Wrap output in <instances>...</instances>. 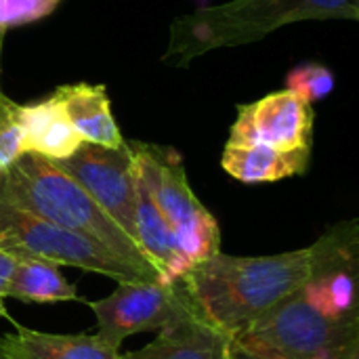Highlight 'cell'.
<instances>
[{
	"instance_id": "1",
	"label": "cell",
	"mask_w": 359,
	"mask_h": 359,
	"mask_svg": "<svg viewBox=\"0 0 359 359\" xmlns=\"http://www.w3.org/2000/svg\"><path fill=\"white\" fill-rule=\"evenodd\" d=\"M309 276L311 246L269 257L219 252L189 267L179 280L198 311L231 341L299 292Z\"/></svg>"
},
{
	"instance_id": "2",
	"label": "cell",
	"mask_w": 359,
	"mask_h": 359,
	"mask_svg": "<svg viewBox=\"0 0 359 359\" xmlns=\"http://www.w3.org/2000/svg\"><path fill=\"white\" fill-rule=\"evenodd\" d=\"M359 21V0H231L202 6L170 23L164 61L183 67L217 50L263 40L299 21Z\"/></svg>"
},
{
	"instance_id": "3",
	"label": "cell",
	"mask_w": 359,
	"mask_h": 359,
	"mask_svg": "<svg viewBox=\"0 0 359 359\" xmlns=\"http://www.w3.org/2000/svg\"><path fill=\"white\" fill-rule=\"evenodd\" d=\"M0 200L59 227L78 231L128 263L160 276L141 246L90 198V194L44 156L21 154L0 177Z\"/></svg>"
},
{
	"instance_id": "4",
	"label": "cell",
	"mask_w": 359,
	"mask_h": 359,
	"mask_svg": "<svg viewBox=\"0 0 359 359\" xmlns=\"http://www.w3.org/2000/svg\"><path fill=\"white\" fill-rule=\"evenodd\" d=\"M229 355L231 359L358 358L359 322H341L320 313L299 290L231 339Z\"/></svg>"
},
{
	"instance_id": "5",
	"label": "cell",
	"mask_w": 359,
	"mask_h": 359,
	"mask_svg": "<svg viewBox=\"0 0 359 359\" xmlns=\"http://www.w3.org/2000/svg\"><path fill=\"white\" fill-rule=\"evenodd\" d=\"M0 248L13 257H32L57 267H76L120 282H162L156 271L141 269L103 244L8 206L0 200Z\"/></svg>"
},
{
	"instance_id": "6",
	"label": "cell",
	"mask_w": 359,
	"mask_h": 359,
	"mask_svg": "<svg viewBox=\"0 0 359 359\" xmlns=\"http://www.w3.org/2000/svg\"><path fill=\"white\" fill-rule=\"evenodd\" d=\"M128 145L133 149L135 168L166 223L175 231L179 252L187 267L219 255V223L194 194L179 154L147 143Z\"/></svg>"
},
{
	"instance_id": "7",
	"label": "cell",
	"mask_w": 359,
	"mask_h": 359,
	"mask_svg": "<svg viewBox=\"0 0 359 359\" xmlns=\"http://www.w3.org/2000/svg\"><path fill=\"white\" fill-rule=\"evenodd\" d=\"M86 305L97 318V334L118 349L133 334H158L198 311L181 280L120 282L109 297Z\"/></svg>"
},
{
	"instance_id": "8",
	"label": "cell",
	"mask_w": 359,
	"mask_h": 359,
	"mask_svg": "<svg viewBox=\"0 0 359 359\" xmlns=\"http://www.w3.org/2000/svg\"><path fill=\"white\" fill-rule=\"evenodd\" d=\"M358 248L355 219L334 225L311 244V276L301 292L309 305L332 320L359 322L355 303Z\"/></svg>"
},
{
	"instance_id": "9",
	"label": "cell",
	"mask_w": 359,
	"mask_h": 359,
	"mask_svg": "<svg viewBox=\"0 0 359 359\" xmlns=\"http://www.w3.org/2000/svg\"><path fill=\"white\" fill-rule=\"evenodd\" d=\"M53 162L76 179L90 194V198L137 242L135 158L126 141L120 147H103L82 141L72 156Z\"/></svg>"
},
{
	"instance_id": "10",
	"label": "cell",
	"mask_w": 359,
	"mask_h": 359,
	"mask_svg": "<svg viewBox=\"0 0 359 359\" xmlns=\"http://www.w3.org/2000/svg\"><path fill=\"white\" fill-rule=\"evenodd\" d=\"M229 143H265L280 151L311 149L313 107L290 88L238 105Z\"/></svg>"
},
{
	"instance_id": "11",
	"label": "cell",
	"mask_w": 359,
	"mask_h": 359,
	"mask_svg": "<svg viewBox=\"0 0 359 359\" xmlns=\"http://www.w3.org/2000/svg\"><path fill=\"white\" fill-rule=\"evenodd\" d=\"M0 359H122V353L97 332L50 334L17 324L0 337Z\"/></svg>"
},
{
	"instance_id": "12",
	"label": "cell",
	"mask_w": 359,
	"mask_h": 359,
	"mask_svg": "<svg viewBox=\"0 0 359 359\" xmlns=\"http://www.w3.org/2000/svg\"><path fill=\"white\" fill-rule=\"evenodd\" d=\"M229 337L217 330L200 311L168 326L156 339L122 359H229Z\"/></svg>"
},
{
	"instance_id": "13",
	"label": "cell",
	"mask_w": 359,
	"mask_h": 359,
	"mask_svg": "<svg viewBox=\"0 0 359 359\" xmlns=\"http://www.w3.org/2000/svg\"><path fill=\"white\" fill-rule=\"evenodd\" d=\"M53 99L82 141L103 147H120L124 143L103 84H67L57 88Z\"/></svg>"
},
{
	"instance_id": "14",
	"label": "cell",
	"mask_w": 359,
	"mask_h": 359,
	"mask_svg": "<svg viewBox=\"0 0 359 359\" xmlns=\"http://www.w3.org/2000/svg\"><path fill=\"white\" fill-rule=\"evenodd\" d=\"M311 162V149L280 151L265 143H229L223 149L221 166L242 183H273L305 175Z\"/></svg>"
},
{
	"instance_id": "15",
	"label": "cell",
	"mask_w": 359,
	"mask_h": 359,
	"mask_svg": "<svg viewBox=\"0 0 359 359\" xmlns=\"http://www.w3.org/2000/svg\"><path fill=\"white\" fill-rule=\"evenodd\" d=\"M17 116L23 130V154L63 160L82 143L53 97L34 105H17Z\"/></svg>"
},
{
	"instance_id": "16",
	"label": "cell",
	"mask_w": 359,
	"mask_h": 359,
	"mask_svg": "<svg viewBox=\"0 0 359 359\" xmlns=\"http://www.w3.org/2000/svg\"><path fill=\"white\" fill-rule=\"evenodd\" d=\"M15 269L6 284V299L21 303H65L82 301L76 286H72L61 267L32 257H15Z\"/></svg>"
},
{
	"instance_id": "17",
	"label": "cell",
	"mask_w": 359,
	"mask_h": 359,
	"mask_svg": "<svg viewBox=\"0 0 359 359\" xmlns=\"http://www.w3.org/2000/svg\"><path fill=\"white\" fill-rule=\"evenodd\" d=\"M286 84L290 90H294L301 99L307 103H316L332 93L334 88V76L326 65L320 63H305L297 69H292L286 76Z\"/></svg>"
},
{
	"instance_id": "18",
	"label": "cell",
	"mask_w": 359,
	"mask_h": 359,
	"mask_svg": "<svg viewBox=\"0 0 359 359\" xmlns=\"http://www.w3.org/2000/svg\"><path fill=\"white\" fill-rule=\"evenodd\" d=\"M17 105L8 97L0 103V177L23 154V130L17 116Z\"/></svg>"
},
{
	"instance_id": "19",
	"label": "cell",
	"mask_w": 359,
	"mask_h": 359,
	"mask_svg": "<svg viewBox=\"0 0 359 359\" xmlns=\"http://www.w3.org/2000/svg\"><path fill=\"white\" fill-rule=\"evenodd\" d=\"M61 0H0V32L50 15Z\"/></svg>"
},
{
	"instance_id": "20",
	"label": "cell",
	"mask_w": 359,
	"mask_h": 359,
	"mask_svg": "<svg viewBox=\"0 0 359 359\" xmlns=\"http://www.w3.org/2000/svg\"><path fill=\"white\" fill-rule=\"evenodd\" d=\"M15 263H17V259L0 248V318H4V320H11V316L6 311V305H4V299H6L4 292H6V284H8L11 276H13Z\"/></svg>"
},
{
	"instance_id": "21",
	"label": "cell",
	"mask_w": 359,
	"mask_h": 359,
	"mask_svg": "<svg viewBox=\"0 0 359 359\" xmlns=\"http://www.w3.org/2000/svg\"><path fill=\"white\" fill-rule=\"evenodd\" d=\"M2 42H4V32H0V55H2ZM6 95L2 93V88H0V103H2V99H4Z\"/></svg>"
},
{
	"instance_id": "22",
	"label": "cell",
	"mask_w": 359,
	"mask_h": 359,
	"mask_svg": "<svg viewBox=\"0 0 359 359\" xmlns=\"http://www.w3.org/2000/svg\"><path fill=\"white\" fill-rule=\"evenodd\" d=\"M311 359H339V358H332V355H318V358H311Z\"/></svg>"
},
{
	"instance_id": "23",
	"label": "cell",
	"mask_w": 359,
	"mask_h": 359,
	"mask_svg": "<svg viewBox=\"0 0 359 359\" xmlns=\"http://www.w3.org/2000/svg\"><path fill=\"white\" fill-rule=\"evenodd\" d=\"M229 359H231V355H229Z\"/></svg>"
}]
</instances>
